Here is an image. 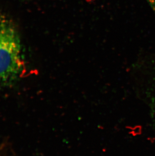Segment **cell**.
Here are the masks:
<instances>
[{"instance_id":"cell-4","label":"cell","mask_w":155,"mask_h":156,"mask_svg":"<svg viewBox=\"0 0 155 156\" xmlns=\"http://www.w3.org/2000/svg\"><path fill=\"white\" fill-rule=\"evenodd\" d=\"M140 128L139 126H137L134 128L133 131V134L136 135V134H139V133H140Z\"/></svg>"},{"instance_id":"cell-2","label":"cell","mask_w":155,"mask_h":156,"mask_svg":"<svg viewBox=\"0 0 155 156\" xmlns=\"http://www.w3.org/2000/svg\"><path fill=\"white\" fill-rule=\"evenodd\" d=\"M146 99L150 109V116L155 130V67L149 81L146 84Z\"/></svg>"},{"instance_id":"cell-1","label":"cell","mask_w":155,"mask_h":156,"mask_svg":"<svg viewBox=\"0 0 155 156\" xmlns=\"http://www.w3.org/2000/svg\"><path fill=\"white\" fill-rule=\"evenodd\" d=\"M24 68L17 30L10 19L0 14V90L13 83Z\"/></svg>"},{"instance_id":"cell-3","label":"cell","mask_w":155,"mask_h":156,"mask_svg":"<svg viewBox=\"0 0 155 156\" xmlns=\"http://www.w3.org/2000/svg\"><path fill=\"white\" fill-rule=\"evenodd\" d=\"M146 1L148 2L151 7L155 12V0H146Z\"/></svg>"}]
</instances>
